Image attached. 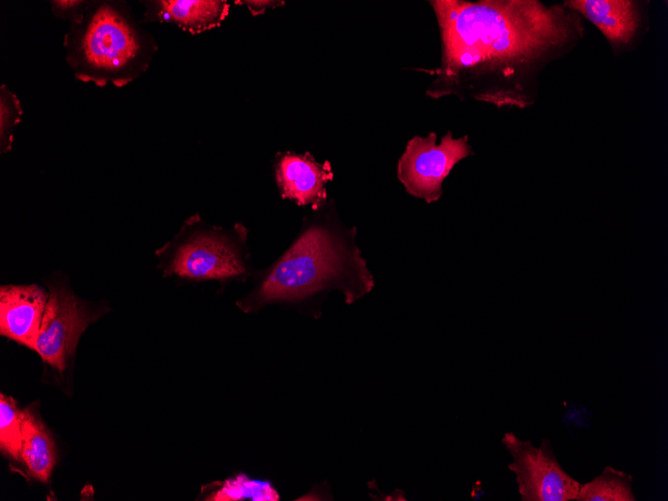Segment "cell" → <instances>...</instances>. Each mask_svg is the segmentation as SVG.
Returning a JSON list of instances; mask_svg holds the SVG:
<instances>
[{
  "mask_svg": "<svg viewBox=\"0 0 668 501\" xmlns=\"http://www.w3.org/2000/svg\"><path fill=\"white\" fill-rule=\"evenodd\" d=\"M443 42L446 75L463 69L528 62L564 44L574 18L535 0L431 2Z\"/></svg>",
  "mask_w": 668,
  "mask_h": 501,
  "instance_id": "obj_1",
  "label": "cell"
},
{
  "mask_svg": "<svg viewBox=\"0 0 668 501\" xmlns=\"http://www.w3.org/2000/svg\"><path fill=\"white\" fill-rule=\"evenodd\" d=\"M324 207V212L319 208L318 215L305 220L294 241L270 266L257 272L255 287L236 303L239 309L256 312L329 290L340 291L352 304L373 289L374 278L355 243V229L342 226Z\"/></svg>",
  "mask_w": 668,
  "mask_h": 501,
  "instance_id": "obj_2",
  "label": "cell"
},
{
  "mask_svg": "<svg viewBox=\"0 0 668 501\" xmlns=\"http://www.w3.org/2000/svg\"><path fill=\"white\" fill-rule=\"evenodd\" d=\"M66 62L84 83L123 87L143 75L158 50L124 1L96 0L64 36Z\"/></svg>",
  "mask_w": 668,
  "mask_h": 501,
  "instance_id": "obj_3",
  "label": "cell"
},
{
  "mask_svg": "<svg viewBox=\"0 0 668 501\" xmlns=\"http://www.w3.org/2000/svg\"><path fill=\"white\" fill-rule=\"evenodd\" d=\"M248 229L240 222L229 228L209 225L198 213L156 251L166 276L190 280H228L251 272Z\"/></svg>",
  "mask_w": 668,
  "mask_h": 501,
  "instance_id": "obj_4",
  "label": "cell"
},
{
  "mask_svg": "<svg viewBox=\"0 0 668 501\" xmlns=\"http://www.w3.org/2000/svg\"><path fill=\"white\" fill-rule=\"evenodd\" d=\"M501 443L513 459L507 467L515 475L520 500H576L581 483L560 465L550 440L544 438L535 446L506 432Z\"/></svg>",
  "mask_w": 668,
  "mask_h": 501,
  "instance_id": "obj_5",
  "label": "cell"
},
{
  "mask_svg": "<svg viewBox=\"0 0 668 501\" xmlns=\"http://www.w3.org/2000/svg\"><path fill=\"white\" fill-rule=\"evenodd\" d=\"M434 132L427 137H413L397 165V176L406 191L424 199L437 201L442 195V183L452 168L471 154L466 137L454 139L448 132L436 144Z\"/></svg>",
  "mask_w": 668,
  "mask_h": 501,
  "instance_id": "obj_6",
  "label": "cell"
},
{
  "mask_svg": "<svg viewBox=\"0 0 668 501\" xmlns=\"http://www.w3.org/2000/svg\"><path fill=\"white\" fill-rule=\"evenodd\" d=\"M95 318L70 290L52 287L34 350L44 362L63 371L81 334Z\"/></svg>",
  "mask_w": 668,
  "mask_h": 501,
  "instance_id": "obj_7",
  "label": "cell"
},
{
  "mask_svg": "<svg viewBox=\"0 0 668 501\" xmlns=\"http://www.w3.org/2000/svg\"><path fill=\"white\" fill-rule=\"evenodd\" d=\"M274 176L283 199L318 210L326 203V186L333 172L329 162L319 163L310 153L287 151L275 155Z\"/></svg>",
  "mask_w": 668,
  "mask_h": 501,
  "instance_id": "obj_8",
  "label": "cell"
},
{
  "mask_svg": "<svg viewBox=\"0 0 668 501\" xmlns=\"http://www.w3.org/2000/svg\"><path fill=\"white\" fill-rule=\"evenodd\" d=\"M49 292L37 284L0 288V334L34 350Z\"/></svg>",
  "mask_w": 668,
  "mask_h": 501,
  "instance_id": "obj_9",
  "label": "cell"
},
{
  "mask_svg": "<svg viewBox=\"0 0 668 501\" xmlns=\"http://www.w3.org/2000/svg\"><path fill=\"white\" fill-rule=\"evenodd\" d=\"M142 3L144 22L172 23L193 35L219 27L230 11L226 0H148Z\"/></svg>",
  "mask_w": 668,
  "mask_h": 501,
  "instance_id": "obj_10",
  "label": "cell"
},
{
  "mask_svg": "<svg viewBox=\"0 0 668 501\" xmlns=\"http://www.w3.org/2000/svg\"><path fill=\"white\" fill-rule=\"evenodd\" d=\"M565 6L581 13L613 44H626L639 22L636 2L628 0H572Z\"/></svg>",
  "mask_w": 668,
  "mask_h": 501,
  "instance_id": "obj_11",
  "label": "cell"
},
{
  "mask_svg": "<svg viewBox=\"0 0 668 501\" xmlns=\"http://www.w3.org/2000/svg\"><path fill=\"white\" fill-rule=\"evenodd\" d=\"M21 459L30 474L42 482L48 481L56 461L50 434L29 410L22 411Z\"/></svg>",
  "mask_w": 668,
  "mask_h": 501,
  "instance_id": "obj_12",
  "label": "cell"
},
{
  "mask_svg": "<svg viewBox=\"0 0 668 501\" xmlns=\"http://www.w3.org/2000/svg\"><path fill=\"white\" fill-rule=\"evenodd\" d=\"M633 476L610 465L584 484L581 483L577 501H635Z\"/></svg>",
  "mask_w": 668,
  "mask_h": 501,
  "instance_id": "obj_13",
  "label": "cell"
},
{
  "mask_svg": "<svg viewBox=\"0 0 668 501\" xmlns=\"http://www.w3.org/2000/svg\"><path fill=\"white\" fill-rule=\"evenodd\" d=\"M277 490L270 482L252 480L244 474L225 480L220 488L212 492L205 500L212 501H277Z\"/></svg>",
  "mask_w": 668,
  "mask_h": 501,
  "instance_id": "obj_14",
  "label": "cell"
},
{
  "mask_svg": "<svg viewBox=\"0 0 668 501\" xmlns=\"http://www.w3.org/2000/svg\"><path fill=\"white\" fill-rule=\"evenodd\" d=\"M0 448L12 459H21L22 411L4 394L0 395Z\"/></svg>",
  "mask_w": 668,
  "mask_h": 501,
  "instance_id": "obj_15",
  "label": "cell"
},
{
  "mask_svg": "<svg viewBox=\"0 0 668 501\" xmlns=\"http://www.w3.org/2000/svg\"><path fill=\"white\" fill-rule=\"evenodd\" d=\"M23 116L20 99L5 84L0 86V152L7 153L13 144V131Z\"/></svg>",
  "mask_w": 668,
  "mask_h": 501,
  "instance_id": "obj_16",
  "label": "cell"
},
{
  "mask_svg": "<svg viewBox=\"0 0 668 501\" xmlns=\"http://www.w3.org/2000/svg\"><path fill=\"white\" fill-rule=\"evenodd\" d=\"M90 1L85 0H52L51 11L54 17L68 20L70 24L79 21L85 14Z\"/></svg>",
  "mask_w": 668,
  "mask_h": 501,
  "instance_id": "obj_17",
  "label": "cell"
},
{
  "mask_svg": "<svg viewBox=\"0 0 668 501\" xmlns=\"http://www.w3.org/2000/svg\"><path fill=\"white\" fill-rule=\"evenodd\" d=\"M237 5H245L252 15L263 14L267 9H274L284 5V1L277 0H238Z\"/></svg>",
  "mask_w": 668,
  "mask_h": 501,
  "instance_id": "obj_18",
  "label": "cell"
}]
</instances>
